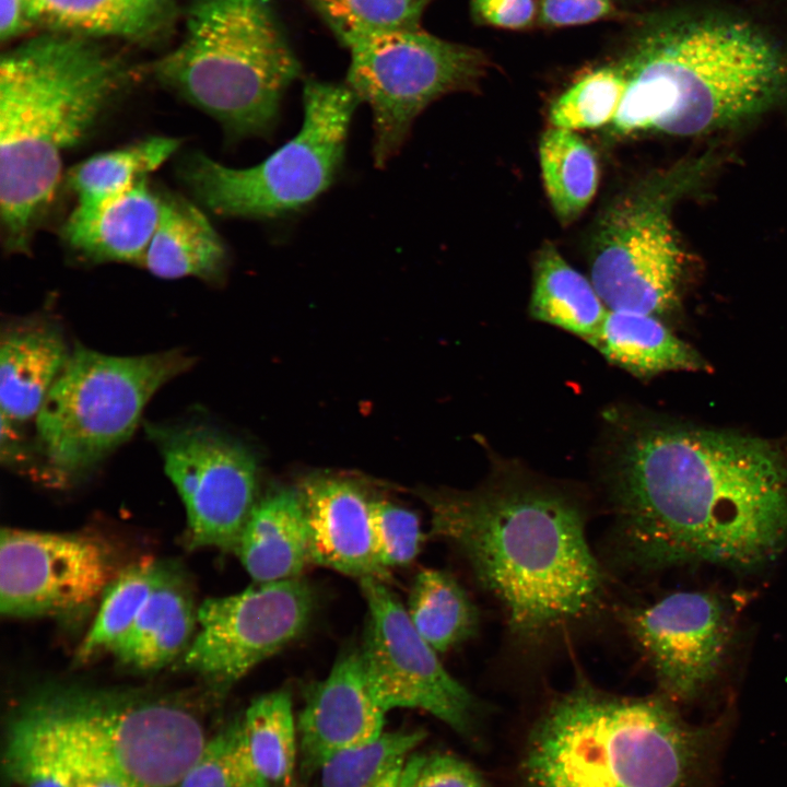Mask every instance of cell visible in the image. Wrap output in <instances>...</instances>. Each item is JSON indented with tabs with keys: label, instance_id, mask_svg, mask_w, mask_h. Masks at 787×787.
Wrapping results in <instances>:
<instances>
[{
	"label": "cell",
	"instance_id": "1",
	"mask_svg": "<svg viewBox=\"0 0 787 787\" xmlns=\"http://www.w3.org/2000/svg\"><path fill=\"white\" fill-rule=\"evenodd\" d=\"M606 484L619 561L753 567L787 541V462L770 443L613 412Z\"/></svg>",
	"mask_w": 787,
	"mask_h": 787
},
{
	"label": "cell",
	"instance_id": "2",
	"mask_svg": "<svg viewBox=\"0 0 787 787\" xmlns=\"http://www.w3.org/2000/svg\"><path fill=\"white\" fill-rule=\"evenodd\" d=\"M423 497L432 532L461 553L516 637L541 639L600 606L604 573L568 493L505 467L474 490Z\"/></svg>",
	"mask_w": 787,
	"mask_h": 787
},
{
	"label": "cell",
	"instance_id": "3",
	"mask_svg": "<svg viewBox=\"0 0 787 787\" xmlns=\"http://www.w3.org/2000/svg\"><path fill=\"white\" fill-rule=\"evenodd\" d=\"M626 79L621 133L696 136L744 120L787 95V49L725 14L649 19L616 63Z\"/></svg>",
	"mask_w": 787,
	"mask_h": 787
},
{
	"label": "cell",
	"instance_id": "4",
	"mask_svg": "<svg viewBox=\"0 0 787 787\" xmlns=\"http://www.w3.org/2000/svg\"><path fill=\"white\" fill-rule=\"evenodd\" d=\"M0 209L5 243L25 251L62 157L93 129L127 69L86 37L31 38L0 60Z\"/></svg>",
	"mask_w": 787,
	"mask_h": 787
},
{
	"label": "cell",
	"instance_id": "5",
	"mask_svg": "<svg viewBox=\"0 0 787 787\" xmlns=\"http://www.w3.org/2000/svg\"><path fill=\"white\" fill-rule=\"evenodd\" d=\"M7 738L69 779L125 787H177L207 742L200 718L181 700L77 685L35 691L15 710Z\"/></svg>",
	"mask_w": 787,
	"mask_h": 787
},
{
	"label": "cell",
	"instance_id": "6",
	"mask_svg": "<svg viewBox=\"0 0 787 787\" xmlns=\"http://www.w3.org/2000/svg\"><path fill=\"white\" fill-rule=\"evenodd\" d=\"M695 752L665 702L579 682L535 724L522 774L526 787H682Z\"/></svg>",
	"mask_w": 787,
	"mask_h": 787
},
{
	"label": "cell",
	"instance_id": "7",
	"mask_svg": "<svg viewBox=\"0 0 787 787\" xmlns=\"http://www.w3.org/2000/svg\"><path fill=\"white\" fill-rule=\"evenodd\" d=\"M154 72L238 140L272 133L299 64L271 0H192L183 39Z\"/></svg>",
	"mask_w": 787,
	"mask_h": 787
},
{
	"label": "cell",
	"instance_id": "8",
	"mask_svg": "<svg viewBox=\"0 0 787 787\" xmlns=\"http://www.w3.org/2000/svg\"><path fill=\"white\" fill-rule=\"evenodd\" d=\"M193 362L183 350L118 356L75 344L35 418L46 475L59 484L86 475L131 437L153 395Z\"/></svg>",
	"mask_w": 787,
	"mask_h": 787
},
{
	"label": "cell",
	"instance_id": "9",
	"mask_svg": "<svg viewBox=\"0 0 787 787\" xmlns=\"http://www.w3.org/2000/svg\"><path fill=\"white\" fill-rule=\"evenodd\" d=\"M360 103L346 84L307 80L298 133L260 164L227 167L203 154L183 165L193 195L226 218L271 219L303 208L334 180Z\"/></svg>",
	"mask_w": 787,
	"mask_h": 787
},
{
	"label": "cell",
	"instance_id": "10",
	"mask_svg": "<svg viewBox=\"0 0 787 787\" xmlns=\"http://www.w3.org/2000/svg\"><path fill=\"white\" fill-rule=\"evenodd\" d=\"M346 85L373 114V158L384 167L406 142L414 119L438 97L471 87L489 62L478 48L420 27L371 33L344 43Z\"/></svg>",
	"mask_w": 787,
	"mask_h": 787
},
{
	"label": "cell",
	"instance_id": "11",
	"mask_svg": "<svg viewBox=\"0 0 787 787\" xmlns=\"http://www.w3.org/2000/svg\"><path fill=\"white\" fill-rule=\"evenodd\" d=\"M368 622L360 649L371 691L387 713L418 708L471 738L480 704L441 663L407 609L378 578L360 579Z\"/></svg>",
	"mask_w": 787,
	"mask_h": 787
},
{
	"label": "cell",
	"instance_id": "12",
	"mask_svg": "<svg viewBox=\"0 0 787 787\" xmlns=\"http://www.w3.org/2000/svg\"><path fill=\"white\" fill-rule=\"evenodd\" d=\"M314 607L313 589L299 577L208 598L198 608L199 631L183 655V668L224 692L297 638Z\"/></svg>",
	"mask_w": 787,
	"mask_h": 787
},
{
	"label": "cell",
	"instance_id": "13",
	"mask_svg": "<svg viewBox=\"0 0 787 787\" xmlns=\"http://www.w3.org/2000/svg\"><path fill=\"white\" fill-rule=\"evenodd\" d=\"M122 568L113 545L98 535L4 528L0 611L9 618L81 614Z\"/></svg>",
	"mask_w": 787,
	"mask_h": 787
},
{
	"label": "cell",
	"instance_id": "14",
	"mask_svg": "<svg viewBox=\"0 0 787 787\" xmlns=\"http://www.w3.org/2000/svg\"><path fill=\"white\" fill-rule=\"evenodd\" d=\"M187 514L190 548L234 551L257 503V467L235 442L201 424L148 425Z\"/></svg>",
	"mask_w": 787,
	"mask_h": 787
},
{
	"label": "cell",
	"instance_id": "15",
	"mask_svg": "<svg viewBox=\"0 0 787 787\" xmlns=\"http://www.w3.org/2000/svg\"><path fill=\"white\" fill-rule=\"evenodd\" d=\"M682 254L659 191L622 197L597 230L590 281L608 307L658 317L677 298Z\"/></svg>",
	"mask_w": 787,
	"mask_h": 787
},
{
	"label": "cell",
	"instance_id": "16",
	"mask_svg": "<svg viewBox=\"0 0 787 787\" xmlns=\"http://www.w3.org/2000/svg\"><path fill=\"white\" fill-rule=\"evenodd\" d=\"M624 622L667 693L690 698L717 673L728 623L716 597L680 591L625 611Z\"/></svg>",
	"mask_w": 787,
	"mask_h": 787
},
{
	"label": "cell",
	"instance_id": "17",
	"mask_svg": "<svg viewBox=\"0 0 787 787\" xmlns=\"http://www.w3.org/2000/svg\"><path fill=\"white\" fill-rule=\"evenodd\" d=\"M386 712L376 702L360 650H348L307 693L297 723L301 771H320L333 755L363 745L384 731Z\"/></svg>",
	"mask_w": 787,
	"mask_h": 787
},
{
	"label": "cell",
	"instance_id": "18",
	"mask_svg": "<svg viewBox=\"0 0 787 787\" xmlns=\"http://www.w3.org/2000/svg\"><path fill=\"white\" fill-rule=\"evenodd\" d=\"M309 562L344 575L386 580L373 543L371 501L353 483L334 478L306 480L298 490Z\"/></svg>",
	"mask_w": 787,
	"mask_h": 787
},
{
	"label": "cell",
	"instance_id": "19",
	"mask_svg": "<svg viewBox=\"0 0 787 787\" xmlns=\"http://www.w3.org/2000/svg\"><path fill=\"white\" fill-rule=\"evenodd\" d=\"M71 352L52 321L34 317L9 325L0 340L1 413L17 424L36 418Z\"/></svg>",
	"mask_w": 787,
	"mask_h": 787
},
{
	"label": "cell",
	"instance_id": "20",
	"mask_svg": "<svg viewBox=\"0 0 787 787\" xmlns=\"http://www.w3.org/2000/svg\"><path fill=\"white\" fill-rule=\"evenodd\" d=\"M162 197L146 178L89 210L74 209L62 235L94 262L142 261L161 214Z\"/></svg>",
	"mask_w": 787,
	"mask_h": 787
},
{
	"label": "cell",
	"instance_id": "21",
	"mask_svg": "<svg viewBox=\"0 0 787 787\" xmlns=\"http://www.w3.org/2000/svg\"><path fill=\"white\" fill-rule=\"evenodd\" d=\"M198 624L190 588L175 566L154 588L110 653L138 671L158 670L186 653Z\"/></svg>",
	"mask_w": 787,
	"mask_h": 787
},
{
	"label": "cell",
	"instance_id": "22",
	"mask_svg": "<svg viewBox=\"0 0 787 787\" xmlns=\"http://www.w3.org/2000/svg\"><path fill=\"white\" fill-rule=\"evenodd\" d=\"M234 552L254 583L298 577L309 562L298 491L280 490L257 501Z\"/></svg>",
	"mask_w": 787,
	"mask_h": 787
},
{
	"label": "cell",
	"instance_id": "23",
	"mask_svg": "<svg viewBox=\"0 0 787 787\" xmlns=\"http://www.w3.org/2000/svg\"><path fill=\"white\" fill-rule=\"evenodd\" d=\"M225 262L224 245L207 216L181 197L162 196L158 223L141 263L162 279L211 280Z\"/></svg>",
	"mask_w": 787,
	"mask_h": 787
},
{
	"label": "cell",
	"instance_id": "24",
	"mask_svg": "<svg viewBox=\"0 0 787 787\" xmlns=\"http://www.w3.org/2000/svg\"><path fill=\"white\" fill-rule=\"evenodd\" d=\"M591 345L612 365L636 377L703 366L698 354L658 317L609 309Z\"/></svg>",
	"mask_w": 787,
	"mask_h": 787
},
{
	"label": "cell",
	"instance_id": "25",
	"mask_svg": "<svg viewBox=\"0 0 787 787\" xmlns=\"http://www.w3.org/2000/svg\"><path fill=\"white\" fill-rule=\"evenodd\" d=\"M31 19L56 33L141 38L156 33L175 0H26Z\"/></svg>",
	"mask_w": 787,
	"mask_h": 787
},
{
	"label": "cell",
	"instance_id": "26",
	"mask_svg": "<svg viewBox=\"0 0 787 787\" xmlns=\"http://www.w3.org/2000/svg\"><path fill=\"white\" fill-rule=\"evenodd\" d=\"M529 310L536 320L591 344L609 309L592 282L568 265L552 244H545L535 263Z\"/></svg>",
	"mask_w": 787,
	"mask_h": 787
},
{
	"label": "cell",
	"instance_id": "27",
	"mask_svg": "<svg viewBox=\"0 0 787 787\" xmlns=\"http://www.w3.org/2000/svg\"><path fill=\"white\" fill-rule=\"evenodd\" d=\"M408 615L425 642L445 653L472 637L480 615L469 595L449 573L441 569L420 572L412 584Z\"/></svg>",
	"mask_w": 787,
	"mask_h": 787
},
{
	"label": "cell",
	"instance_id": "28",
	"mask_svg": "<svg viewBox=\"0 0 787 787\" xmlns=\"http://www.w3.org/2000/svg\"><path fill=\"white\" fill-rule=\"evenodd\" d=\"M179 146L174 138L153 137L127 148L96 154L68 174L79 210H89L122 193L160 167Z\"/></svg>",
	"mask_w": 787,
	"mask_h": 787
},
{
	"label": "cell",
	"instance_id": "29",
	"mask_svg": "<svg viewBox=\"0 0 787 787\" xmlns=\"http://www.w3.org/2000/svg\"><path fill=\"white\" fill-rule=\"evenodd\" d=\"M539 157L545 191L562 223L586 209L598 187L595 153L574 131L552 127L541 137Z\"/></svg>",
	"mask_w": 787,
	"mask_h": 787
},
{
	"label": "cell",
	"instance_id": "30",
	"mask_svg": "<svg viewBox=\"0 0 787 787\" xmlns=\"http://www.w3.org/2000/svg\"><path fill=\"white\" fill-rule=\"evenodd\" d=\"M169 567L167 563L146 560L125 566L119 572L101 598L95 620L78 648V661L84 662L110 653Z\"/></svg>",
	"mask_w": 787,
	"mask_h": 787
},
{
	"label": "cell",
	"instance_id": "31",
	"mask_svg": "<svg viewBox=\"0 0 787 787\" xmlns=\"http://www.w3.org/2000/svg\"><path fill=\"white\" fill-rule=\"evenodd\" d=\"M242 728L251 760L263 779L269 785L289 783L297 753L290 693L274 691L252 701L242 718Z\"/></svg>",
	"mask_w": 787,
	"mask_h": 787
},
{
	"label": "cell",
	"instance_id": "32",
	"mask_svg": "<svg viewBox=\"0 0 787 787\" xmlns=\"http://www.w3.org/2000/svg\"><path fill=\"white\" fill-rule=\"evenodd\" d=\"M421 729L383 732L375 740L344 750L320 768L322 787H399L408 757L424 740Z\"/></svg>",
	"mask_w": 787,
	"mask_h": 787
},
{
	"label": "cell",
	"instance_id": "33",
	"mask_svg": "<svg viewBox=\"0 0 787 787\" xmlns=\"http://www.w3.org/2000/svg\"><path fill=\"white\" fill-rule=\"evenodd\" d=\"M625 86V75L618 64L586 74L552 104V127L574 131L613 122Z\"/></svg>",
	"mask_w": 787,
	"mask_h": 787
},
{
	"label": "cell",
	"instance_id": "34",
	"mask_svg": "<svg viewBox=\"0 0 787 787\" xmlns=\"http://www.w3.org/2000/svg\"><path fill=\"white\" fill-rule=\"evenodd\" d=\"M249 754L235 719L205 742L177 787H268Z\"/></svg>",
	"mask_w": 787,
	"mask_h": 787
},
{
	"label": "cell",
	"instance_id": "35",
	"mask_svg": "<svg viewBox=\"0 0 787 787\" xmlns=\"http://www.w3.org/2000/svg\"><path fill=\"white\" fill-rule=\"evenodd\" d=\"M344 44L351 38L418 28L431 0H309Z\"/></svg>",
	"mask_w": 787,
	"mask_h": 787
},
{
	"label": "cell",
	"instance_id": "36",
	"mask_svg": "<svg viewBox=\"0 0 787 787\" xmlns=\"http://www.w3.org/2000/svg\"><path fill=\"white\" fill-rule=\"evenodd\" d=\"M371 522L376 556L386 569L412 562L423 532L418 516L386 501H371Z\"/></svg>",
	"mask_w": 787,
	"mask_h": 787
},
{
	"label": "cell",
	"instance_id": "37",
	"mask_svg": "<svg viewBox=\"0 0 787 787\" xmlns=\"http://www.w3.org/2000/svg\"><path fill=\"white\" fill-rule=\"evenodd\" d=\"M399 787H485L478 771L447 753L411 754Z\"/></svg>",
	"mask_w": 787,
	"mask_h": 787
},
{
	"label": "cell",
	"instance_id": "38",
	"mask_svg": "<svg viewBox=\"0 0 787 787\" xmlns=\"http://www.w3.org/2000/svg\"><path fill=\"white\" fill-rule=\"evenodd\" d=\"M4 764L19 787H71L62 771L26 748L7 743Z\"/></svg>",
	"mask_w": 787,
	"mask_h": 787
},
{
	"label": "cell",
	"instance_id": "39",
	"mask_svg": "<svg viewBox=\"0 0 787 787\" xmlns=\"http://www.w3.org/2000/svg\"><path fill=\"white\" fill-rule=\"evenodd\" d=\"M613 11L611 0H541L539 20L548 26H574L603 19Z\"/></svg>",
	"mask_w": 787,
	"mask_h": 787
},
{
	"label": "cell",
	"instance_id": "40",
	"mask_svg": "<svg viewBox=\"0 0 787 787\" xmlns=\"http://www.w3.org/2000/svg\"><path fill=\"white\" fill-rule=\"evenodd\" d=\"M473 12L485 23L503 28H522L535 14L533 0H471Z\"/></svg>",
	"mask_w": 787,
	"mask_h": 787
},
{
	"label": "cell",
	"instance_id": "41",
	"mask_svg": "<svg viewBox=\"0 0 787 787\" xmlns=\"http://www.w3.org/2000/svg\"><path fill=\"white\" fill-rule=\"evenodd\" d=\"M33 24L26 0H0V38L2 43L16 38Z\"/></svg>",
	"mask_w": 787,
	"mask_h": 787
},
{
	"label": "cell",
	"instance_id": "42",
	"mask_svg": "<svg viewBox=\"0 0 787 787\" xmlns=\"http://www.w3.org/2000/svg\"><path fill=\"white\" fill-rule=\"evenodd\" d=\"M71 787H125L111 780L97 778H77L70 780Z\"/></svg>",
	"mask_w": 787,
	"mask_h": 787
}]
</instances>
